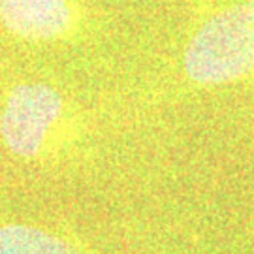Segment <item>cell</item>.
<instances>
[{
    "mask_svg": "<svg viewBox=\"0 0 254 254\" xmlns=\"http://www.w3.org/2000/svg\"><path fill=\"white\" fill-rule=\"evenodd\" d=\"M63 100L42 83L17 85L0 115V134L11 153L30 158L40 151L47 128L61 113Z\"/></svg>",
    "mask_w": 254,
    "mask_h": 254,
    "instance_id": "7a4b0ae2",
    "label": "cell"
},
{
    "mask_svg": "<svg viewBox=\"0 0 254 254\" xmlns=\"http://www.w3.org/2000/svg\"><path fill=\"white\" fill-rule=\"evenodd\" d=\"M0 254H81L44 230L21 224L0 228Z\"/></svg>",
    "mask_w": 254,
    "mask_h": 254,
    "instance_id": "277c9868",
    "label": "cell"
},
{
    "mask_svg": "<svg viewBox=\"0 0 254 254\" xmlns=\"http://www.w3.org/2000/svg\"><path fill=\"white\" fill-rule=\"evenodd\" d=\"M185 70L203 85L234 81L254 70V0L209 19L185 53Z\"/></svg>",
    "mask_w": 254,
    "mask_h": 254,
    "instance_id": "6da1fadb",
    "label": "cell"
},
{
    "mask_svg": "<svg viewBox=\"0 0 254 254\" xmlns=\"http://www.w3.org/2000/svg\"><path fill=\"white\" fill-rule=\"evenodd\" d=\"M64 0H0V21L13 34L28 40H51L70 27Z\"/></svg>",
    "mask_w": 254,
    "mask_h": 254,
    "instance_id": "3957f363",
    "label": "cell"
}]
</instances>
